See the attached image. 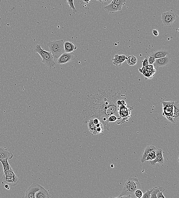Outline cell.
<instances>
[{"mask_svg": "<svg viewBox=\"0 0 179 198\" xmlns=\"http://www.w3.org/2000/svg\"><path fill=\"white\" fill-rule=\"evenodd\" d=\"M122 99L120 93L110 89H99L97 93L88 95L82 112L83 122L86 124L89 119L97 118L103 124L104 129L109 130L108 118L112 115L120 117L117 101Z\"/></svg>", "mask_w": 179, "mask_h": 198, "instance_id": "6da1fadb", "label": "cell"}, {"mask_svg": "<svg viewBox=\"0 0 179 198\" xmlns=\"http://www.w3.org/2000/svg\"><path fill=\"white\" fill-rule=\"evenodd\" d=\"M141 188L138 179L132 177L127 180L122 189L121 193L117 198H135L134 193L137 189Z\"/></svg>", "mask_w": 179, "mask_h": 198, "instance_id": "7a4b0ae2", "label": "cell"}, {"mask_svg": "<svg viewBox=\"0 0 179 198\" xmlns=\"http://www.w3.org/2000/svg\"><path fill=\"white\" fill-rule=\"evenodd\" d=\"M34 51L39 54L42 58V63L50 69L55 68V59L50 52L46 51L42 49L41 45L37 44L34 48Z\"/></svg>", "mask_w": 179, "mask_h": 198, "instance_id": "3957f363", "label": "cell"}, {"mask_svg": "<svg viewBox=\"0 0 179 198\" xmlns=\"http://www.w3.org/2000/svg\"><path fill=\"white\" fill-rule=\"evenodd\" d=\"M64 42L62 40L50 41L48 43V46L50 52L55 60H57L63 54L65 53L64 48Z\"/></svg>", "mask_w": 179, "mask_h": 198, "instance_id": "277c9868", "label": "cell"}, {"mask_svg": "<svg viewBox=\"0 0 179 198\" xmlns=\"http://www.w3.org/2000/svg\"><path fill=\"white\" fill-rule=\"evenodd\" d=\"M163 105V116L166 118L169 122L173 124H175L173 119V107L174 101L173 100H163L161 101Z\"/></svg>", "mask_w": 179, "mask_h": 198, "instance_id": "5b68a950", "label": "cell"}, {"mask_svg": "<svg viewBox=\"0 0 179 198\" xmlns=\"http://www.w3.org/2000/svg\"><path fill=\"white\" fill-rule=\"evenodd\" d=\"M87 123L89 131L93 134H99L103 131V124L98 119L92 118L89 119Z\"/></svg>", "mask_w": 179, "mask_h": 198, "instance_id": "8992f818", "label": "cell"}, {"mask_svg": "<svg viewBox=\"0 0 179 198\" xmlns=\"http://www.w3.org/2000/svg\"><path fill=\"white\" fill-rule=\"evenodd\" d=\"M128 106L127 104L122 105L118 107V114L121 119L119 121V122L117 123V124H121L125 122V121L127 120L130 117L132 109H131L130 106H129V107H127Z\"/></svg>", "mask_w": 179, "mask_h": 198, "instance_id": "52a82bcc", "label": "cell"}, {"mask_svg": "<svg viewBox=\"0 0 179 198\" xmlns=\"http://www.w3.org/2000/svg\"><path fill=\"white\" fill-rule=\"evenodd\" d=\"M178 15L172 11L163 13L161 15V20L163 24L165 26H170L177 18Z\"/></svg>", "mask_w": 179, "mask_h": 198, "instance_id": "ba28073f", "label": "cell"}, {"mask_svg": "<svg viewBox=\"0 0 179 198\" xmlns=\"http://www.w3.org/2000/svg\"><path fill=\"white\" fill-rule=\"evenodd\" d=\"M75 56L73 53H64L58 58L57 63L58 65H63L71 62L74 60Z\"/></svg>", "mask_w": 179, "mask_h": 198, "instance_id": "9c48e42d", "label": "cell"}, {"mask_svg": "<svg viewBox=\"0 0 179 198\" xmlns=\"http://www.w3.org/2000/svg\"><path fill=\"white\" fill-rule=\"evenodd\" d=\"M41 186L36 183H32L26 190L25 198H35L36 193L40 189Z\"/></svg>", "mask_w": 179, "mask_h": 198, "instance_id": "30bf717a", "label": "cell"}, {"mask_svg": "<svg viewBox=\"0 0 179 198\" xmlns=\"http://www.w3.org/2000/svg\"><path fill=\"white\" fill-rule=\"evenodd\" d=\"M3 182H2V185L3 186L6 184H8L10 186H14L17 185L19 183V179L16 175L14 177H8L4 175L2 176Z\"/></svg>", "mask_w": 179, "mask_h": 198, "instance_id": "8fae6325", "label": "cell"}, {"mask_svg": "<svg viewBox=\"0 0 179 198\" xmlns=\"http://www.w3.org/2000/svg\"><path fill=\"white\" fill-rule=\"evenodd\" d=\"M170 62V59L169 56L155 59V61L153 64L154 67H159L167 66Z\"/></svg>", "mask_w": 179, "mask_h": 198, "instance_id": "7c38bea8", "label": "cell"}, {"mask_svg": "<svg viewBox=\"0 0 179 198\" xmlns=\"http://www.w3.org/2000/svg\"><path fill=\"white\" fill-rule=\"evenodd\" d=\"M122 7L112 2L104 7V8L109 14H113L116 12L121 10Z\"/></svg>", "mask_w": 179, "mask_h": 198, "instance_id": "4fadbf2b", "label": "cell"}, {"mask_svg": "<svg viewBox=\"0 0 179 198\" xmlns=\"http://www.w3.org/2000/svg\"><path fill=\"white\" fill-rule=\"evenodd\" d=\"M173 119L175 124L178 125L179 124V101L174 102L173 107Z\"/></svg>", "mask_w": 179, "mask_h": 198, "instance_id": "5bb4252c", "label": "cell"}, {"mask_svg": "<svg viewBox=\"0 0 179 198\" xmlns=\"http://www.w3.org/2000/svg\"><path fill=\"white\" fill-rule=\"evenodd\" d=\"M156 157L153 160H151L150 163L152 165H155L156 163L160 164H163L164 162L162 150L158 149L156 150Z\"/></svg>", "mask_w": 179, "mask_h": 198, "instance_id": "9a60e30c", "label": "cell"}, {"mask_svg": "<svg viewBox=\"0 0 179 198\" xmlns=\"http://www.w3.org/2000/svg\"><path fill=\"white\" fill-rule=\"evenodd\" d=\"M142 71L141 73L143 74L145 76V78L147 79V78H152V74H154L156 72L155 69H150L147 68L146 66L142 67V69H139V71Z\"/></svg>", "mask_w": 179, "mask_h": 198, "instance_id": "2e32d148", "label": "cell"}, {"mask_svg": "<svg viewBox=\"0 0 179 198\" xmlns=\"http://www.w3.org/2000/svg\"><path fill=\"white\" fill-rule=\"evenodd\" d=\"M169 52L167 51L160 50L152 52L150 56L153 57L155 59L167 56Z\"/></svg>", "mask_w": 179, "mask_h": 198, "instance_id": "e0dca14e", "label": "cell"}, {"mask_svg": "<svg viewBox=\"0 0 179 198\" xmlns=\"http://www.w3.org/2000/svg\"><path fill=\"white\" fill-rule=\"evenodd\" d=\"M50 195L48 192L44 187L41 186L40 189L37 192L35 198H49Z\"/></svg>", "mask_w": 179, "mask_h": 198, "instance_id": "ac0fdd59", "label": "cell"}, {"mask_svg": "<svg viewBox=\"0 0 179 198\" xmlns=\"http://www.w3.org/2000/svg\"><path fill=\"white\" fill-rule=\"evenodd\" d=\"M64 48L66 53H72L77 49V47L72 42L66 41L64 43Z\"/></svg>", "mask_w": 179, "mask_h": 198, "instance_id": "d6986e66", "label": "cell"}, {"mask_svg": "<svg viewBox=\"0 0 179 198\" xmlns=\"http://www.w3.org/2000/svg\"><path fill=\"white\" fill-rule=\"evenodd\" d=\"M156 148L153 146H149L146 147L144 151L143 154L141 156V161L142 163H143L146 161V160L149 154L151 151L153 150H156Z\"/></svg>", "mask_w": 179, "mask_h": 198, "instance_id": "ffe728a7", "label": "cell"}, {"mask_svg": "<svg viewBox=\"0 0 179 198\" xmlns=\"http://www.w3.org/2000/svg\"><path fill=\"white\" fill-rule=\"evenodd\" d=\"M13 154L4 148H0V159H11L13 158Z\"/></svg>", "mask_w": 179, "mask_h": 198, "instance_id": "44dd1931", "label": "cell"}, {"mask_svg": "<svg viewBox=\"0 0 179 198\" xmlns=\"http://www.w3.org/2000/svg\"><path fill=\"white\" fill-rule=\"evenodd\" d=\"M8 159H0V162L2 163L4 175H6L7 174L9 169L10 165L8 162Z\"/></svg>", "mask_w": 179, "mask_h": 198, "instance_id": "7402d4cb", "label": "cell"}, {"mask_svg": "<svg viewBox=\"0 0 179 198\" xmlns=\"http://www.w3.org/2000/svg\"><path fill=\"white\" fill-rule=\"evenodd\" d=\"M126 60L128 65L130 66H134L137 62V59L136 57L133 55H129L128 57H126Z\"/></svg>", "mask_w": 179, "mask_h": 198, "instance_id": "603a6c76", "label": "cell"}, {"mask_svg": "<svg viewBox=\"0 0 179 198\" xmlns=\"http://www.w3.org/2000/svg\"><path fill=\"white\" fill-rule=\"evenodd\" d=\"M151 198H157V194L159 190H160V187L158 186H156L154 188L151 189Z\"/></svg>", "mask_w": 179, "mask_h": 198, "instance_id": "cb8c5ba5", "label": "cell"}, {"mask_svg": "<svg viewBox=\"0 0 179 198\" xmlns=\"http://www.w3.org/2000/svg\"><path fill=\"white\" fill-rule=\"evenodd\" d=\"M118 56V54H115L114 55V57L112 59V61H113L112 63L117 67H120L122 65V63L119 61Z\"/></svg>", "mask_w": 179, "mask_h": 198, "instance_id": "d4e9b609", "label": "cell"}, {"mask_svg": "<svg viewBox=\"0 0 179 198\" xmlns=\"http://www.w3.org/2000/svg\"><path fill=\"white\" fill-rule=\"evenodd\" d=\"M156 150H153L151 151L149 154L148 156L146 158V161L149 160H153L156 157Z\"/></svg>", "mask_w": 179, "mask_h": 198, "instance_id": "484cf974", "label": "cell"}, {"mask_svg": "<svg viewBox=\"0 0 179 198\" xmlns=\"http://www.w3.org/2000/svg\"><path fill=\"white\" fill-rule=\"evenodd\" d=\"M121 119L120 117L118 118L117 116L115 115H112V116H110L108 118L107 122L109 123L110 122H114L116 121L119 120H120Z\"/></svg>", "mask_w": 179, "mask_h": 198, "instance_id": "4316f807", "label": "cell"}, {"mask_svg": "<svg viewBox=\"0 0 179 198\" xmlns=\"http://www.w3.org/2000/svg\"><path fill=\"white\" fill-rule=\"evenodd\" d=\"M67 4L69 6L70 8L72 9L73 10V14H76L77 13V10L75 7L74 6L73 3V0H67Z\"/></svg>", "mask_w": 179, "mask_h": 198, "instance_id": "83f0119b", "label": "cell"}, {"mask_svg": "<svg viewBox=\"0 0 179 198\" xmlns=\"http://www.w3.org/2000/svg\"><path fill=\"white\" fill-rule=\"evenodd\" d=\"M112 2L117 5L122 7L125 4L126 1V0H112Z\"/></svg>", "mask_w": 179, "mask_h": 198, "instance_id": "f1b7e54d", "label": "cell"}, {"mask_svg": "<svg viewBox=\"0 0 179 198\" xmlns=\"http://www.w3.org/2000/svg\"><path fill=\"white\" fill-rule=\"evenodd\" d=\"M143 194V192L140 189H137L134 193L135 198H142Z\"/></svg>", "mask_w": 179, "mask_h": 198, "instance_id": "f546056e", "label": "cell"}, {"mask_svg": "<svg viewBox=\"0 0 179 198\" xmlns=\"http://www.w3.org/2000/svg\"><path fill=\"white\" fill-rule=\"evenodd\" d=\"M15 175H16L15 173H14V170H13L12 168L11 167V166H10L9 170H8V172H7L6 176H8V177H14V176Z\"/></svg>", "mask_w": 179, "mask_h": 198, "instance_id": "4dcf8cb0", "label": "cell"}, {"mask_svg": "<svg viewBox=\"0 0 179 198\" xmlns=\"http://www.w3.org/2000/svg\"><path fill=\"white\" fill-rule=\"evenodd\" d=\"M152 190V189H151L150 190H147L146 192H145L143 194V196L142 197V198H151V193Z\"/></svg>", "mask_w": 179, "mask_h": 198, "instance_id": "1f68e13d", "label": "cell"}, {"mask_svg": "<svg viewBox=\"0 0 179 198\" xmlns=\"http://www.w3.org/2000/svg\"><path fill=\"white\" fill-rule=\"evenodd\" d=\"M165 189H162V190H159V191H158L157 193V198H165V196H164V195H163V193L165 191Z\"/></svg>", "mask_w": 179, "mask_h": 198, "instance_id": "d6a6232c", "label": "cell"}, {"mask_svg": "<svg viewBox=\"0 0 179 198\" xmlns=\"http://www.w3.org/2000/svg\"><path fill=\"white\" fill-rule=\"evenodd\" d=\"M118 59H119V61L121 63H123L124 62L126 59V56L124 55H118Z\"/></svg>", "mask_w": 179, "mask_h": 198, "instance_id": "836d02e7", "label": "cell"}, {"mask_svg": "<svg viewBox=\"0 0 179 198\" xmlns=\"http://www.w3.org/2000/svg\"><path fill=\"white\" fill-rule=\"evenodd\" d=\"M148 61L149 65H153L155 61V59L153 57L149 56L148 57Z\"/></svg>", "mask_w": 179, "mask_h": 198, "instance_id": "e575fe53", "label": "cell"}, {"mask_svg": "<svg viewBox=\"0 0 179 198\" xmlns=\"http://www.w3.org/2000/svg\"><path fill=\"white\" fill-rule=\"evenodd\" d=\"M142 67H145L149 65L148 61V57L146 56L144 59L142 61Z\"/></svg>", "mask_w": 179, "mask_h": 198, "instance_id": "d590c367", "label": "cell"}, {"mask_svg": "<svg viewBox=\"0 0 179 198\" xmlns=\"http://www.w3.org/2000/svg\"><path fill=\"white\" fill-rule=\"evenodd\" d=\"M97 1H99L102 4L108 5L111 3L112 2V0H97Z\"/></svg>", "mask_w": 179, "mask_h": 198, "instance_id": "8d00e7d4", "label": "cell"}, {"mask_svg": "<svg viewBox=\"0 0 179 198\" xmlns=\"http://www.w3.org/2000/svg\"><path fill=\"white\" fill-rule=\"evenodd\" d=\"M152 32H153V34L154 36H158V32L157 29L153 30Z\"/></svg>", "mask_w": 179, "mask_h": 198, "instance_id": "74e56055", "label": "cell"}, {"mask_svg": "<svg viewBox=\"0 0 179 198\" xmlns=\"http://www.w3.org/2000/svg\"><path fill=\"white\" fill-rule=\"evenodd\" d=\"M4 186L5 188H6V189H7V190H9L10 189V186L8 185V184H6L4 185V186Z\"/></svg>", "mask_w": 179, "mask_h": 198, "instance_id": "f35d334b", "label": "cell"}, {"mask_svg": "<svg viewBox=\"0 0 179 198\" xmlns=\"http://www.w3.org/2000/svg\"><path fill=\"white\" fill-rule=\"evenodd\" d=\"M83 1L86 3H88L91 2V0H83Z\"/></svg>", "mask_w": 179, "mask_h": 198, "instance_id": "ab89813d", "label": "cell"}, {"mask_svg": "<svg viewBox=\"0 0 179 198\" xmlns=\"http://www.w3.org/2000/svg\"><path fill=\"white\" fill-rule=\"evenodd\" d=\"M111 167H112V168L113 167V164H112V165H111Z\"/></svg>", "mask_w": 179, "mask_h": 198, "instance_id": "60d3db41", "label": "cell"}]
</instances>
